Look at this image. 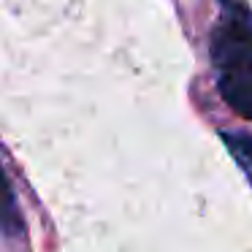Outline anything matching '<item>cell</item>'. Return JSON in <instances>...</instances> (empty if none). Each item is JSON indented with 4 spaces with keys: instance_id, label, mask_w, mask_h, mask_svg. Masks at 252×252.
Masks as SVG:
<instances>
[{
    "instance_id": "cell-1",
    "label": "cell",
    "mask_w": 252,
    "mask_h": 252,
    "mask_svg": "<svg viewBox=\"0 0 252 252\" xmlns=\"http://www.w3.org/2000/svg\"><path fill=\"white\" fill-rule=\"evenodd\" d=\"M212 60L220 76L252 73V11L239 0H222L212 30Z\"/></svg>"
},
{
    "instance_id": "cell-2",
    "label": "cell",
    "mask_w": 252,
    "mask_h": 252,
    "mask_svg": "<svg viewBox=\"0 0 252 252\" xmlns=\"http://www.w3.org/2000/svg\"><path fill=\"white\" fill-rule=\"evenodd\" d=\"M217 87L222 100L244 120H252V73H239V76H220Z\"/></svg>"
},
{
    "instance_id": "cell-3",
    "label": "cell",
    "mask_w": 252,
    "mask_h": 252,
    "mask_svg": "<svg viewBox=\"0 0 252 252\" xmlns=\"http://www.w3.org/2000/svg\"><path fill=\"white\" fill-rule=\"evenodd\" d=\"M225 144H228V149L233 152L236 163L244 168V174L250 176L252 182V136H239V133H225Z\"/></svg>"
}]
</instances>
